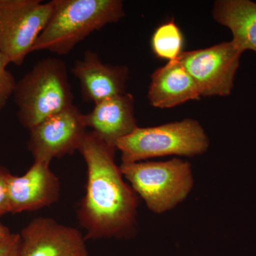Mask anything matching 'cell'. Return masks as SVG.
<instances>
[{
	"instance_id": "obj_6",
	"label": "cell",
	"mask_w": 256,
	"mask_h": 256,
	"mask_svg": "<svg viewBox=\"0 0 256 256\" xmlns=\"http://www.w3.org/2000/svg\"><path fill=\"white\" fill-rule=\"evenodd\" d=\"M54 8L53 0H0V52L10 64L22 65Z\"/></svg>"
},
{
	"instance_id": "obj_7",
	"label": "cell",
	"mask_w": 256,
	"mask_h": 256,
	"mask_svg": "<svg viewBox=\"0 0 256 256\" xmlns=\"http://www.w3.org/2000/svg\"><path fill=\"white\" fill-rule=\"evenodd\" d=\"M242 54L230 41L183 52L176 60L196 82L202 97H224L233 90Z\"/></svg>"
},
{
	"instance_id": "obj_8",
	"label": "cell",
	"mask_w": 256,
	"mask_h": 256,
	"mask_svg": "<svg viewBox=\"0 0 256 256\" xmlns=\"http://www.w3.org/2000/svg\"><path fill=\"white\" fill-rule=\"evenodd\" d=\"M84 114L72 105L30 130L28 151L34 161L50 162L80 150L87 133Z\"/></svg>"
},
{
	"instance_id": "obj_12",
	"label": "cell",
	"mask_w": 256,
	"mask_h": 256,
	"mask_svg": "<svg viewBox=\"0 0 256 256\" xmlns=\"http://www.w3.org/2000/svg\"><path fill=\"white\" fill-rule=\"evenodd\" d=\"M94 105L89 114H84L85 124L109 146L116 148L119 140L138 127L132 94L124 92Z\"/></svg>"
},
{
	"instance_id": "obj_5",
	"label": "cell",
	"mask_w": 256,
	"mask_h": 256,
	"mask_svg": "<svg viewBox=\"0 0 256 256\" xmlns=\"http://www.w3.org/2000/svg\"><path fill=\"white\" fill-rule=\"evenodd\" d=\"M210 146L202 124L186 118L156 127H138L119 140L116 148L120 151L122 162H138L160 156H201Z\"/></svg>"
},
{
	"instance_id": "obj_17",
	"label": "cell",
	"mask_w": 256,
	"mask_h": 256,
	"mask_svg": "<svg viewBox=\"0 0 256 256\" xmlns=\"http://www.w3.org/2000/svg\"><path fill=\"white\" fill-rule=\"evenodd\" d=\"M11 174L9 170L0 165V216L10 213L8 182Z\"/></svg>"
},
{
	"instance_id": "obj_13",
	"label": "cell",
	"mask_w": 256,
	"mask_h": 256,
	"mask_svg": "<svg viewBox=\"0 0 256 256\" xmlns=\"http://www.w3.org/2000/svg\"><path fill=\"white\" fill-rule=\"evenodd\" d=\"M148 98L153 107L164 109L200 100L202 96L196 82L176 60L153 72Z\"/></svg>"
},
{
	"instance_id": "obj_4",
	"label": "cell",
	"mask_w": 256,
	"mask_h": 256,
	"mask_svg": "<svg viewBox=\"0 0 256 256\" xmlns=\"http://www.w3.org/2000/svg\"><path fill=\"white\" fill-rule=\"evenodd\" d=\"M120 169L148 210L156 214L166 213L182 203L194 185L192 164L180 158L122 162Z\"/></svg>"
},
{
	"instance_id": "obj_1",
	"label": "cell",
	"mask_w": 256,
	"mask_h": 256,
	"mask_svg": "<svg viewBox=\"0 0 256 256\" xmlns=\"http://www.w3.org/2000/svg\"><path fill=\"white\" fill-rule=\"evenodd\" d=\"M116 148L87 132L80 152L87 166L86 194L77 216L86 240L130 239L138 228L139 197L114 161Z\"/></svg>"
},
{
	"instance_id": "obj_15",
	"label": "cell",
	"mask_w": 256,
	"mask_h": 256,
	"mask_svg": "<svg viewBox=\"0 0 256 256\" xmlns=\"http://www.w3.org/2000/svg\"><path fill=\"white\" fill-rule=\"evenodd\" d=\"M184 37L181 30L174 21L160 25L153 34L151 46L158 58L176 60L182 53Z\"/></svg>"
},
{
	"instance_id": "obj_2",
	"label": "cell",
	"mask_w": 256,
	"mask_h": 256,
	"mask_svg": "<svg viewBox=\"0 0 256 256\" xmlns=\"http://www.w3.org/2000/svg\"><path fill=\"white\" fill-rule=\"evenodd\" d=\"M50 21L32 52L66 55L94 32L119 22L126 12L120 0H53Z\"/></svg>"
},
{
	"instance_id": "obj_3",
	"label": "cell",
	"mask_w": 256,
	"mask_h": 256,
	"mask_svg": "<svg viewBox=\"0 0 256 256\" xmlns=\"http://www.w3.org/2000/svg\"><path fill=\"white\" fill-rule=\"evenodd\" d=\"M13 97L18 120L28 130L74 105L65 62L56 58L38 60L16 82Z\"/></svg>"
},
{
	"instance_id": "obj_18",
	"label": "cell",
	"mask_w": 256,
	"mask_h": 256,
	"mask_svg": "<svg viewBox=\"0 0 256 256\" xmlns=\"http://www.w3.org/2000/svg\"><path fill=\"white\" fill-rule=\"evenodd\" d=\"M21 238L20 234H11L0 242V256H20Z\"/></svg>"
},
{
	"instance_id": "obj_9",
	"label": "cell",
	"mask_w": 256,
	"mask_h": 256,
	"mask_svg": "<svg viewBox=\"0 0 256 256\" xmlns=\"http://www.w3.org/2000/svg\"><path fill=\"white\" fill-rule=\"evenodd\" d=\"M20 256H89L78 229L53 218H34L21 230Z\"/></svg>"
},
{
	"instance_id": "obj_14",
	"label": "cell",
	"mask_w": 256,
	"mask_h": 256,
	"mask_svg": "<svg viewBox=\"0 0 256 256\" xmlns=\"http://www.w3.org/2000/svg\"><path fill=\"white\" fill-rule=\"evenodd\" d=\"M216 22L229 28L232 42L244 52H256V3L248 0H218L212 11Z\"/></svg>"
},
{
	"instance_id": "obj_10",
	"label": "cell",
	"mask_w": 256,
	"mask_h": 256,
	"mask_svg": "<svg viewBox=\"0 0 256 256\" xmlns=\"http://www.w3.org/2000/svg\"><path fill=\"white\" fill-rule=\"evenodd\" d=\"M50 162L34 161L22 176L10 175L8 182L10 213L33 212L58 201L60 182Z\"/></svg>"
},
{
	"instance_id": "obj_16",
	"label": "cell",
	"mask_w": 256,
	"mask_h": 256,
	"mask_svg": "<svg viewBox=\"0 0 256 256\" xmlns=\"http://www.w3.org/2000/svg\"><path fill=\"white\" fill-rule=\"evenodd\" d=\"M9 62L0 52V112L3 110L13 96L16 82L14 76L8 69Z\"/></svg>"
},
{
	"instance_id": "obj_19",
	"label": "cell",
	"mask_w": 256,
	"mask_h": 256,
	"mask_svg": "<svg viewBox=\"0 0 256 256\" xmlns=\"http://www.w3.org/2000/svg\"><path fill=\"white\" fill-rule=\"evenodd\" d=\"M11 234L8 227H6V226L0 222V242H2L4 239L9 237Z\"/></svg>"
},
{
	"instance_id": "obj_11",
	"label": "cell",
	"mask_w": 256,
	"mask_h": 256,
	"mask_svg": "<svg viewBox=\"0 0 256 256\" xmlns=\"http://www.w3.org/2000/svg\"><path fill=\"white\" fill-rule=\"evenodd\" d=\"M72 74L78 80L82 99L94 104L126 92L127 66L104 63L94 50H87L74 63Z\"/></svg>"
}]
</instances>
